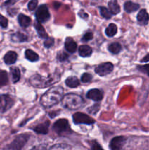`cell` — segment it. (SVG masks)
Listing matches in <instances>:
<instances>
[{"label":"cell","instance_id":"obj_13","mask_svg":"<svg viewBox=\"0 0 149 150\" xmlns=\"http://www.w3.org/2000/svg\"><path fill=\"white\" fill-rule=\"evenodd\" d=\"M49 122L46 121L43 123H41V124L37 125V126L34 127L33 130L34 132H36L38 134H47L48 132V127H49Z\"/></svg>","mask_w":149,"mask_h":150},{"label":"cell","instance_id":"obj_34","mask_svg":"<svg viewBox=\"0 0 149 150\" xmlns=\"http://www.w3.org/2000/svg\"><path fill=\"white\" fill-rule=\"evenodd\" d=\"M7 25H8L7 19L2 15L0 14V26H1L2 28H7Z\"/></svg>","mask_w":149,"mask_h":150},{"label":"cell","instance_id":"obj_16","mask_svg":"<svg viewBox=\"0 0 149 150\" xmlns=\"http://www.w3.org/2000/svg\"><path fill=\"white\" fill-rule=\"evenodd\" d=\"M108 7H109V11L110 12L111 14L116 15L120 13V6L118 4L117 0H110L108 2Z\"/></svg>","mask_w":149,"mask_h":150},{"label":"cell","instance_id":"obj_20","mask_svg":"<svg viewBox=\"0 0 149 150\" xmlns=\"http://www.w3.org/2000/svg\"><path fill=\"white\" fill-rule=\"evenodd\" d=\"M18 20L19 24H20L22 27L24 28L29 26V25H30L31 21H32L30 18L24 14L19 15L18 17Z\"/></svg>","mask_w":149,"mask_h":150},{"label":"cell","instance_id":"obj_29","mask_svg":"<svg viewBox=\"0 0 149 150\" xmlns=\"http://www.w3.org/2000/svg\"><path fill=\"white\" fill-rule=\"evenodd\" d=\"M99 10H100V14L105 19H110L111 18V16L112 14L110 13V12L109 11V10L106 8L105 7H101L99 8Z\"/></svg>","mask_w":149,"mask_h":150},{"label":"cell","instance_id":"obj_14","mask_svg":"<svg viewBox=\"0 0 149 150\" xmlns=\"http://www.w3.org/2000/svg\"><path fill=\"white\" fill-rule=\"evenodd\" d=\"M77 43L72 38H67L65 41V48L69 53L73 54V53L75 52L76 50H77Z\"/></svg>","mask_w":149,"mask_h":150},{"label":"cell","instance_id":"obj_35","mask_svg":"<svg viewBox=\"0 0 149 150\" xmlns=\"http://www.w3.org/2000/svg\"><path fill=\"white\" fill-rule=\"evenodd\" d=\"M91 39H93V34L91 32H86L83 37L82 38V40L83 42H88V41L91 40Z\"/></svg>","mask_w":149,"mask_h":150},{"label":"cell","instance_id":"obj_18","mask_svg":"<svg viewBox=\"0 0 149 150\" xmlns=\"http://www.w3.org/2000/svg\"><path fill=\"white\" fill-rule=\"evenodd\" d=\"M139 8H140V5L137 3L132 2V1H127L124 4V10L128 13L137 11Z\"/></svg>","mask_w":149,"mask_h":150},{"label":"cell","instance_id":"obj_26","mask_svg":"<svg viewBox=\"0 0 149 150\" xmlns=\"http://www.w3.org/2000/svg\"><path fill=\"white\" fill-rule=\"evenodd\" d=\"M121 45L118 42H113L111 43L108 47V50L110 53L113 54H117L121 51Z\"/></svg>","mask_w":149,"mask_h":150},{"label":"cell","instance_id":"obj_7","mask_svg":"<svg viewBox=\"0 0 149 150\" xmlns=\"http://www.w3.org/2000/svg\"><path fill=\"white\" fill-rule=\"evenodd\" d=\"M15 101L9 95H0V113H4L13 107Z\"/></svg>","mask_w":149,"mask_h":150},{"label":"cell","instance_id":"obj_19","mask_svg":"<svg viewBox=\"0 0 149 150\" xmlns=\"http://www.w3.org/2000/svg\"><path fill=\"white\" fill-rule=\"evenodd\" d=\"M65 83L68 87L76 88L80 85V81L75 76H70L66 79Z\"/></svg>","mask_w":149,"mask_h":150},{"label":"cell","instance_id":"obj_31","mask_svg":"<svg viewBox=\"0 0 149 150\" xmlns=\"http://www.w3.org/2000/svg\"><path fill=\"white\" fill-rule=\"evenodd\" d=\"M92 79V76L89 73H84L81 76V81L83 83H88L90 82Z\"/></svg>","mask_w":149,"mask_h":150},{"label":"cell","instance_id":"obj_2","mask_svg":"<svg viewBox=\"0 0 149 150\" xmlns=\"http://www.w3.org/2000/svg\"><path fill=\"white\" fill-rule=\"evenodd\" d=\"M60 76L58 74L51 75L48 77H42L40 75H34L29 79V83L37 88H45L51 86L58 82Z\"/></svg>","mask_w":149,"mask_h":150},{"label":"cell","instance_id":"obj_32","mask_svg":"<svg viewBox=\"0 0 149 150\" xmlns=\"http://www.w3.org/2000/svg\"><path fill=\"white\" fill-rule=\"evenodd\" d=\"M54 44V40L53 38H46L44 42V45H45V48H51V46H53V45Z\"/></svg>","mask_w":149,"mask_h":150},{"label":"cell","instance_id":"obj_24","mask_svg":"<svg viewBox=\"0 0 149 150\" xmlns=\"http://www.w3.org/2000/svg\"><path fill=\"white\" fill-rule=\"evenodd\" d=\"M10 74H11L12 81L13 83H16L20 80V72L19 69L16 67H13L10 68Z\"/></svg>","mask_w":149,"mask_h":150},{"label":"cell","instance_id":"obj_39","mask_svg":"<svg viewBox=\"0 0 149 150\" xmlns=\"http://www.w3.org/2000/svg\"><path fill=\"white\" fill-rule=\"evenodd\" d=\"M79 16H80L81 18H86L88 17L87 13H84L83 10H82V11H80V13H79Z\"/></svg>","mask_w":149,"mask_h":150},{"label":"cell","instance_id":"obj_28","mask_svg":"<svg viewBox=\"0 0 149 150\" xmlns=\"http://www.w3.org/2000/svg\"><path fill=\"white\" fill-rule=\"evenodd\" d=\"M48 150H72L70 145L66 144H58L50 148Z\"/></svg>","mask_w":149,"mask_h":150},{"label":"cell","instance_id":"obj_22","mask_svg":"<svg viewBox=\"0 0 149 150\" xmlns=\"http://www.w3.org/2000/svg\"><path fill=\"white\" fill-rule=\"evenodd\" d=\"M34 27L35 29H36V31L37 32L38 35H39V36L41 38H43V39L45 40L46 38H48L45 29H44V27L42 26V24H41L39 22L37 21L36 23H34Z\"/></svg>","mask_w":149,"mask_h":150},{"label":"cell","instance_id":"obj_11","mask_svg":"<svg viewBox=\"0 0 149 150\" xmlns=\"http://www.w3.org/2000/svg\"><path fill=\"white\" fill-rule=\"evenodd\" d=\"M86 98H89V99L93 100L94 101H100L103 98V94L99 89H91L88 92L87 95H86Z\"/></svg>","mask_w":149,"mask_h":150},{"label":"cell","instance_id":"obj_5","mask_svg":"<svg viewBox=\"0 0 149 150\" xmlns=\"http://www.w3.org/2000/svg\"><path fill=\"white\" fill-rule=\"evenodd\" d=\"M53 130L58 135H62L70 130V125L65 119H60L57 120L53 126Z\"/></svg>","mask_w":149,"mask_h":150},{"label":"cell","instance_id":"obj_30","mask_svg":"<svg viewBox=\"0 0 149 150\" xmlns=\"http://www.w3.org/2000/svg\"><path fill=\"white\" fill-rule=\"evenodd\" d=\"M138 70H140L142 73H145V75H147L148 76H149V64H145V65H141L138 66Z\"/></svg>","mask_w":149,"mask_h":150},{"label":"cell","instance_id":"obj_3","mask_svg":"<svg viewBox=\"0 0 149 150\" xmlns=\"http://www.w3.org/2000/svg\"><path fill=\"white\" fill-rule=\"evenodd\" d=\"M84 104V100L77 94H67L63 98L62 105L69 110H77Z\"/></svg>","mask_w":149,"mask_h":150},{"label":"cell","instance_id":"obj_12","mask_svg":"<svg viewBox=\"0 0 149 150\" xmlns=\"http://www.w3.org/2000/svg\"><path fill=\"white\" fill-rule=\"evenodd\" d=\"M137 20L140 25H147L149 22V14L145 10L143 9L138 13L137 16Z\"/></svg>","mask_w":149,"mask_h":150},{"label":"cell","instance_id":"obj_27","mask_svg":"<svg viewBox=\"0 0 149 150\" xmlns=\"http://www.w3.org/2000/svg\"><path fill=\"white\" fill-rule=\"evenodd\" d=\"M8 83V76L6 71L1 70L0 71V87L4 86Z\"/></svg>","mask_w":149,"mask_h":150},{"label":"cell","instance_id":"obj_25","mask_svg":"<svg viewBox=\"0 0 149 150\" xmlns=\"http://www.w3.org/2000/svg\"><path fill=\"white\" fill-rule=\"evenodd\" d=\"M117 33V26L114 23H110L108 25L105 29V34L108 37H113Z\"/></svg>","mask_w":149,"mask_h":150},{"label":"cell","instance_id":"obj_38","mask_svg":"<svg viewBox=\"0 0 149 150\" xmlns=\"http://www.w3.org/2000/svg\"><path fill=\"white\" fill-rule=\"evenodd\" d=\"M46 148L47 146L45 144H39L34 146V147H33L30 150H46Z\"/></svg>","mask_w":149,"mask_h":150},{"label":"cell","instance_id":"obj_36","mask_svg":"<svg viewBox=\"0 0 149 150\" xmlns=\"http://www.w3.org/2000/svg\"><path fill=\"white\" fill-rule=\"evenodd\" d=\"M91 150H104L102 148V146L96 142H91Z\"/></svg>","mask_w":149,"mask_h":150},{"label":"cell","instance_id":"obj_6","mask_svg":"<svg viewBox=\"0 0 149 150\" xmlns=\"http://www.w3.org/2000/svg\"><path fill=\"white\" fill-rule=\"evenodd\" d=\"M35 16H36L37 21L40 23L48 21L51 18V15H50L48 7L45 4H42V5L39 6L36 11Z\"/></svg>","mask_w":149,"mask_h":150},{"label":"cell","instance_id":"obj_17","mask_svg":"<svg viewBox=\"0 0 149 150\" xmlns=\"http://www.w3.org/2000/svg\"><path fill=\"white\" fill-rule=\"evenodd\" d=\"M79 55L82 57H89L91 55L92 49L90 46L87 45H80L78 49Z\"/></svg>","mask_w":149,"mask_h":150},{"label":"cell","instance_id":"obj_40","mask_svg":"<svg viewBox=\"0 0 149 150\" xmlns=\"http://www.w3.org/2000/svg\"><path fill=\"white\" fill-rule=\"evenodd\" d=\"M148 62H149V54H147L146 56H145V57H143V59L141 60V62H143V63Z\"/></svg>","mask_w":149,"mask_h":150},{"label":"cell","instance_id":"obj_21","mask_svg":"<svg viewBox=\"0 0 149 150\" xmlns=\"http://www.w3.org/2000/svg\"><path fill=\"white\" fill-rule=\"evenodd\" d=\"M11 40L13 42H22L27 41L28 38L26 35L21 33V32H16L13 34L11 36Z\"/></svg>","mask_w":149,"mask_h":150},{"label":"cell","instance_id":"obj_41","mask_svg":"<svg viewBox=\"0 0 149 150\" xmlns=\"http://www.w3.org/2000/svg\"><path fill=\"white\" fill-rule=\"evenodd\" d=\"M16 1V0H7L5 1L6 5H12V4H15V2Z\"/></svg>","mask_w":149,"mask_h":150},{"label":"cell","instance_id":"obj_23","mask_svg":"<svg viewBox=\"0 0 149 150\" xmlns=\"http://www.w3.org/2000/svg\"><path fill=\"white\" fill-rule=\"evenodd\" d=\"M25 56H26V58L30 62H37L39 60V56H38V54L31 49L26 50V51H25Z\"/></svg>","mask_w":149,"mask_h":150},{"label":"cell","instance_id":"obj_9","mask_svg":"<svg viewBox=\"0 0 149 150\" xmlns=\"http://www.w3.org/2000/svg\"><path fill=\"white\" fill-rule=\"evenodd\" d=\"M113 70V65L110 62H105L99 64L95 69V73L100 76H105L110 73Z\"/></svg>","mask_w":149,"mask_h":150},{"label":"cell","instance_id":"obj_1","mask_svg":"<svg viewBox=\"0 0 149 150\" xmlns=\"http://www.w3.org/2000/svg\"><path fill=\"white\" fill-rule=\"evenodd\" d=\"M64 98V89L61 86H56L48 89L42 96L40 103L45 108H51L56 105Z\"/></svg>","mask_w":149,"mask_h":150},{"label":"cell","instance_id":"obj_37","mask_svg":"<svg viewBox=\"0 0 149 150\" xmlns=\"http://www.w3.org/2000/svg\"><path fill=\"white\" fill-rule=\"evenodd\" d=\"M57 59H58L59 61L64 62V61H65V60H67V59H68V55H67L66 53L61 52V53H59V54H58V56H57Z\"/></svg>","mask_w":149,"mask_h":150},{"label":"cell","instance_id":"obj_8","mask_svg":"<svg viewBox=\"0 0 149 150\" xmlns=\"http://www.w3.org/2000/svg\"><path fill=\"white\" fill-rule=\"evenodd\" d=\"M73 121L75 124H85V125H93L95 122V120L86 114L83 113L77 112L73 115Z\"/></svg>","mask_w":149,"mask_h":150},{"label":"cell","instance_id":"obj_33","mask_svg":"<svg viewBox=\"0 0 149 150\" xmlns=\"http://www.w3.org/2000/svg\"><path fill=\"white\" fill-rule=\"evenodd\" d=\"M38 1L37 0H31L30 1L28 4V8L29 10L32 11V10H34L36 9L37 6Z\"/></svg>","mask_w":149,"mask_h":150},{"label":"cell","instance_id":"obj_10","mask_svg":"<svg viewBox=\"0 0 149 150\" xmlns=\"http://www.w3.org/2000/svg\"><path fill=\"white\" fill-rule=\"evenodd\" d=\"M127 139L124 136H117L113 138L110 143V150H121Z\"/></svg>","mask_w":149,"mask_h":150},{"label":"cell","instance_id":"obj_4","mask_svg":"<svg viewBox=\"0 0 149 150\" xmlns=\"http://www.w3.org/2000/svg\"><path fill=\"white\" fill-rule=\"evenodd\" d=\"M29 139V136L26 133L18 136L11 144L8 146V149L10 150H20L24 147Z\"/></svg>","mask_w":149,"mask_h":150},{"label":"cell","instance_id":"obj_15","mask_svg":"<svg viewBox=\"0 0 149 150\" xmlns=\"http://www.w3.org/2000/svg\"><path fill=\"white\" fill-rule=\"evenodd\" d=\"M17 54L15 51H8L4 57V61L7 64H14L17 60Z\"/></svg>","mask_w":149,"mask_h":150}]
</instances>
